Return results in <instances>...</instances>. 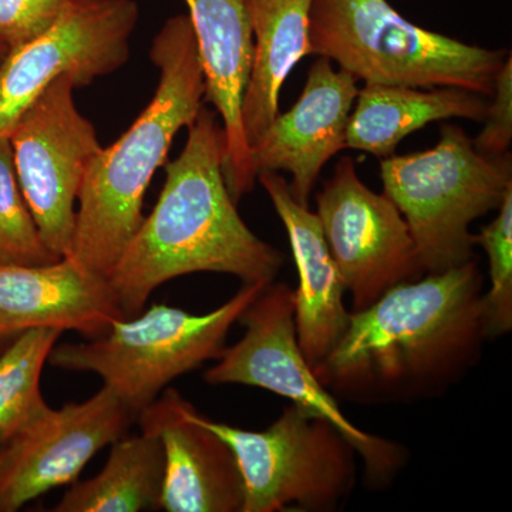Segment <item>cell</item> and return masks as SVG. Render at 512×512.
Returning <instances> with one entry per match:
<instances>
[{"mask_svg":"<svg viewBox=\"0 0 512 512\" xmlns=\"http://www.w3.org/2000/svg\"><path fill=\"white\" fill-rule=\"evenodd\" d=\"M476 259L394 286L363 311L312 367L330 393L363 406L434 399L483 355L488 333Z\"/></svg>","mask_w":512,"mask_h":512,"instance_id":"1","label":"cell"},{"mask_svg":"<svg viewBox=\"0 0 512 512\" xmlns=\"http://www.w3.org/2000/svg\"><path fill=\"white\" fill-rule=\"evenodd\" d=\"M225 133L202 107L187 144L165 165V184L109 276L127 318L143 312L158 286L197 272L271 285L284 265L278 249L256 237L238 214L224 175Z\"/></svg>","mask_w":512,"mask_h":512,"instance_id":"2","label":"cell"},{"mask_svg":"<svg viewBox=\"0 0 512 512\" xmlns=\"http://www.w3.org/2000/svg\"><path fill=\"white\" fill-rule=\"evenodd\" d=\"M150 56L160 70L153 100L116 143L101 148L77 201L69 256L107 279L144 220V194L151 178L167 160L178 131L197 119L205 97L200 53L188 16L165 23Z\"/></svg>","mask_w":512,"mask_h":512,"instance_id":"3","label":"cell"},{"mask_svg":"<svg viewBox=\"0 0 512 512\" xmlns=\"http://www.w3.org/2000/svg\"><path fill=\"white\" fill-rule=\"evenodd\" d=\"M309 55L339 64L357 80L386 86L457 87L493 96L505 50L471 46L420 28L387 0H312Z\"/></svg>","mask_w":512,"mask_h":512,"instance_id":"4","label":"cell"},{"mask_svg":"<svg viewBox=\"0 0 512 512\" xmlns=\"http://www.w3.org/2000/svg\"><path fill=\"white\" fill-rule=\"evenodd\" d=\"M384 194L409 225L421 266L437 274L474 259L470 225L498 210L512 190L510 153H480L457 126L441 128L436 147L382 158Z\"/></svg>","mask_w":512,"mask_h":512,"instance_id":"5","label":"cell"},{"mask_svg":"<svg viewBox=\"0 0 512 512\" xmlns=\"http://www.w3.org/2000/svg\"><path fill=\"white\" fill-rule=\"evenodd\" d=\"M266 286L244 284L204 315L156 303L143 315L116 320L89 342L56 345L47 362L69 372L94 373L138 416L174 379L220 357L232 325Z\"/></svg>","mask_w":512,"mask_h":512,"instance_id":"6","label":"cell"},{"mask_svg":"<svg viewBox=\"0 0 512 512\" xmlns=\"http://www.w3.org/2000/svg\"><path fill=\"white\" fill-rule=\"evenodd\" d=\"M185 414L237 457L241 512L336 511L356 485V451L329 421L291 404L264 431L218 423L185 400Z\"/></svg>","mask_w":512,"mask_h":512,"instance_id":"7","label":"cell"},{"mask_svg":"<svg viewBox=\"0 0 512 512\" xmlns=\"http://www.w3.org/2000/svg\"><path fill=\"white\" fill-rule=\"evenodd\" d=\"M238 322L245 326L244 336L222 350L217 365L205 372V382L261 387L291 400L329 421L352 444L365 464L367 484L376 488L392 484L406 464V448L353 424L336 397L319 382L296 338L295 289L272 282Z\"/></svg>","mask_w":512,"mask_h":512,"instance_id":"8","label":"cell"},{"mask_svg":"<svg viewBox=\"0 0 512 512\" xmlns=\"http://www.w3.org/2000/svg\"><path fill=\"white\" fill-rule=\"evenodd\" d=\"M73 90L69 76L57 77L8 134L20 188L57 258L72 254L80 190L103 148L96 128L77 110Z\"/></svg>","mask_w":512,"mask_h":512,"instance_id":"9","label":"cell"},{"mask_svg":"<svg viewBox=\"0 0 512 512\" xmlns=\"http://www.w3.org/2000/svg\"><path fill=\"white\" fill-rule=\"evenodd\" d=\"M138 16L134 0H67L49 29L0 66V136L57 77L83 87L124 66Z\"/></svg>","mask_w":512,"mask_h":512,"instance_id":"10","label":"cell"},{"mask_svg":"<svg viewBox=\"0 0 512 512\" xmlns=\"http://www.w3.org/2000/svg\"><path fill=\"white\" fill-rule=\"evenodd\" d=\"M316 205L353 312L369 308L394 286L426 275L402 212L386 194L363 184L352 158H340Z\"/></svg>","mask_w":512,"mask_h":512,"instance_id":"11","label":"cell"},{"mask_svg":"<svg viewBox=\"0 0 512 512\" xmlns=\"http://www.w3.org/2000/svg\"><path fill=\"white\" fill-rule=\"evenodd\" d=\"M134 414L107 387L84 400L52 409L43 403L0 447V511L74 483L94 456L124 436Z\"/></svg>","mask_w":512,"mask_h":512,"instance_id":"12","label":"cell"},{"mask_svg":"<svg viewBox=\"0 0 512 512\" xmlns=\"http://www.w3.org/2000/svg\"><path fill=\"white\" fill-rule=\"evenodd\" d=\"M357 79L335 70L320 56L309 70L305 89L291 110L278 114L268 130L251 146L256 174L286 171L293 200L309 207L320 171L346 148V128L355 103Z\"/></svg>","mask_w":512,"mask_h":512,"instance_id":"13","label":"cell"},{"mask_svg":"<svg viewBox=\"0 0 512 512\" xmlns=\"http://www.w3.org/2000/svg\"><path fill=\"white\" fill-rule=\"evenodd\" d=\"M204 73L205 99L225 133L224 175L232 200L254 190L256 174L242 127V99L254 59L248 0H185Z\"/></svg>","mask_w":512,"mask_h":512,"instance_id":"14","label":"cell"},{"mask_svg":"<svg viewBox=\"0 0 512 512\" xmlns=\"http://www.w3.org/2000/svg\"><path fill=\"white\" fill-rule=\"evenodd\" d=\"M184 406V397L168 389L138 413L141 430L156 434L164 448L161 510L241 512L244 483L234 451Z\"/></svg>","mask_w":512,"mask_h":512,"instance_id":"15","label":"cell"},{"mask_svg":"<svg viewBox=\"0 0 512 512\" xmlns=\"http://www.w3.org/2000/svg\"><path fill=\"white\" fill-rule=\"evenodd\" d=\"M126 318L109 279L72 256L46 265L0 266V339L30 329L74 330L93 339Z\"/></svg>","mask_w":512,"mask_h":512,"instance_id":"16","label":"cell"},{"mask_svg":"<svg viewBox=\"0 0 512 512\" xmlns=\"http://www.w3.org/2000/svg\"><path fill=\"white\" fill-rule=\"evenodd\" d=\"M256 180L271 198L288 234L299 276L296 338L306 362L313 367L332 352L348 329L345 284L316 212L293 200L288 181L278 171H261Z\"/></svg>","mask_w":512,"mask_h":512,"instance_id":"17","label":"cell"},{"mask_svg":"<svg viewBox=\"0 0 512 512\" xmlns=\"http://www.w3.org/2000/svg\"><path fill=\"white\" fill-rule=\"evenodd\" d=\"M356 99L346 128V148L379 158L393 156L404 137L433 121L454 117L484 121L488 111L483 96L457 87L420 90L366 83Z\"/></svg>","mask_w":512,"mask_h":512,"instance_id":"18","label":"cell"},{"mask_svg":"<svg viewBox=\"0 0 512 512\" xmlns=\"http://www.w3.org/2000/svg\"><path fill=\"white\" fill-rule=\"evenodd\" d=\"M254 59L244 99L242 127L249 148L279 114V96L293 66L309 56L312 0H248Z\"/></svg>","mask_w":512,"mask_h":512,"instance_id":"19","label":"cell"},{"mask_svg":"<svg viewBox=\"0 0 512 512\" xmlns=\"http://www.w3.org/2000/svg\"><path fill=\"white\" fill-rule=\"evenodd\" d=\"M165 476L164 448L158 436H138L111 443L109 460L96 477L74 484L56 512H138L161 508Z\"/></svg>","mask_w":512,"mask_h":512,"instance_id":"20","label":"cell"},{"mask_svg":"<svg viewBox=\"0 0 512 512\" xmlns=\"http://www.w3.org/2000/svg\"><path fill=\"white\" fill-rule=\"evenodd\" d=\"M60 335L55 329L26 330L0 356V444L46 403L40 377Z\"/></svg>","mask_w":512,"mask_h":512,"instance_id":"21","label":"cell"},{"mask_svg":"<svg viewBox=\"0 0 512 512\" xmlns=\"http://www.w3.org/2000/svg\"><path fill=\"white\" fill-rule=\"evenodd\" d=\"M57 259L20 188L9 137L0 136V266L46 265Z\"/></svg>","mask_w":512,"mask_h":512,"instance_id":"22","label":"cell"},{"mask_svg":"<svg viewBox=\"0 0 512 512\" xmlns=\"http://www.w3.org/2000/svg\"><path fill=\"white\" fill-rule=\"evenodd\" d=\"M497 218L476 235L488 256L490 288L484 292L488 338L507 335L512 329V190L507 192Z\"/></svg>","mask_w":512,"mask_h":512,"instance_id":"23","label":"cell"},{"mask_svg":"<svg viewBox=\"0 0 512 512\" xmlns=\"http://www.w3.org/2000/svg\"><path fill=\"white\" fill-rule=\"evenodd\" d=\"M67 0H0V40L9 47L42 35L60 15Z\"/></svg>","mask_w":512,"mask_h":512,"instance_id":"24","label":"cell"},{"mask_svg":"<svg viewBox=\"0 0 512 512\" xmlns=\"http://www.w3.org/2000/svg\"><path fill=\"white\" fill-rule=\"evenodd\" d=\"M493 103L488 104L485 127L473 140L474 147L487 156L508 154L512 141V59L505 60L493 92Z\"/></svg>","mask_w":512,"mask_h":512,"instance_id":"25","label":"cell"},{"mask_svg":"<svg viewBox=\"0 0 512 512\" xmlns=\"http://www.w3.org/2000/svg\"><path fill=\"white\" fill-rule=\"evenodd\" d=\"M10 49L0 40V66L5 62L6 56L9 55Z\"/></svg>","mask_w":512,"mask_h":512,"instance_id":"26","label":"cell"},{"mask_svg":"<svg viewBox=\"0 0 512 512\" xmlns=\"http://www.w3.org/2000/svg\"><path fill=\"white\" fill-rule=\"evenodd\" d=\"M0 464H2V458H0Z\"/></svg>","mask_w":512,"mask_h":512,"instance_id":"27","label":"cell"}]
</instances>
